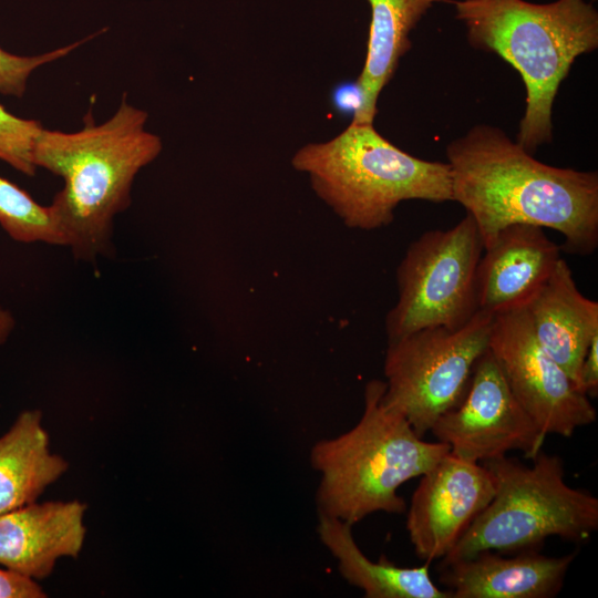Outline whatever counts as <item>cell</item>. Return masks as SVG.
<instances>
[{
	"label": "cell",
	"instance_id": "cell-1",
	"mask_svg": "<svg viewBox=\"0 0 598 598\" xmlns=\"http://www.w3.org/2000/svg\"><path fill=\"white\" fill-rule=\"evenodd\" d=\"M453 202L471 215L484 249L503 228L529 224L560 233L565 251L598 247V174L544 164L499 127L478 124L446 147Z\"/></svg>",
	"mask_w": 598,
	"mask_h": 598
},
{
	"label": "cell",
	"instance_id": "cell-17",
	"mask_svg": "<svg viewBox=\"0 0 598 598\" xmlns=\"http://www.w3.org/2000/svg\"><path fill=\"white\" fill-rule=\"evenodd\" d=\"M317 533L322 545L338 563V570L367 598H452L430 576L429 563L420 567H400L382 557L373 561L358 546L352 526L318 516Z\"/></svg>",
	"mask_w": 598,
	"mask_h": 598
},
{
	"label": "cell",
	"instance_id": "cell-12",
	"mask_svg": "<svg viewBox=\"0 0 598 598\" xmlns=\"http://www.w3.org/2000/svg\"><path fill=\"white\" fill-rule=\"evenodd\" d=\"M560 249L536 225L499 230L477 265V309L496 316L523 307L554 271Z\"/></svg>",
	"mask_w": 598,
	"mask_h": 598
},
{
	"label": "cell",
	"instance_id": "cell-6",
	"mask_svg": "<svg viewBox=\"0 0 598 598\" xmlns=\"http://www.w3.org/2000/svg\"><path fill=\"white\" fill-rule=\"evenodd\" d=\"M495 493L442 565L485 550L514 554L536 550L547 537L580 543L598 528V498L565 482L563 460L543 450L528 466L506 455L482 463Z\"/></svg>",
	"mask_w": 598,
	"mask_h": 598
},
{
	"label": "cell",
	"instance_id": "cell-23",
	"mask_svg": "<svg viewBox=\"0 0 598 598\" xmlns=\"http://www.w3.org/2000/svg\"><path fill=\"white\" fill-rule=\"evenodd\" d=\"M577 390L591 398L598 394V334L595 336L581 362Z\"/></svg>",
	"mask_w": 598,
	"mask_h": 598
},
{
	"label": "cell",
	"instance_id": "cell-15",
	"mask_svg": "<svg viewBox=\"0 0 598 598\" xmlns=\"http://www.w3.org/2000/svg\"><path fill=\"white\" fill-rule=\"evenodd\" d=\"M523 308L536 340L576 388L581 362L598 334V302L581 295L560 258Z\"/></svg>",
	"mask_w": 598,
	"mask_h": 598
},
{
	"label": "cell",
	"instance_id": "cell-11",
	"mask_svg": "<svg viewBox=\"0 0 598 598\" xmlns=\"http://www.w3.org/2000/svg\"><path fill=\"white\" fill-rule=\"evenodd\" d=\"M406 515L415 554L425 563L444 558L495 493L489 471L446 453L420 476Z\"/></svg>",
	"mask_w": 598,
	"mask_h": 598
},
{
	"label": "cell",
	"instance_id": "cell-5",
	"mask_svg": "<svg viewBox=\"0 0 598 598\" xmlns=\"http://www.w3.org/2000/svg\"><path fill=\"white\" fill-rule=\"evenodd\" d=\"M291 165L308 175L316 195L352 229L388 226L405 200L453 202L448 163L402 151L373 123L351 122L327 142L306 144Z\"/></svg>",
	"mask_w": 598,
	"mask_h": 598
},
{
	"label": "cell",
	"instance_id": "cell-20",
	"mask_svg": "<svg viewBox=\"0 0 598 598\" xmlns=\"http://www.w3.org/2000/svg\"><path fill=\"white\" fill-rule=\"evenodd\" d=\"M42 128L39 121L18 117L0 105V159L33 176L37 171L33 147Z\"/></svg>",
	"mask_w": 598,
	"mask_h": 598
},
{
	"label": "cell",
	"instance_id": "cell-7",
	"mask_svg": "<svg viewBox=\"0 0 598 598\" xmlns=\"http://www.w3.org/2000/svg\"><path fill=\"white\" fill-rule=\"evenodd\" d=\"M494 315L477 310L464 326L430 327L388 342L384 403L422 437L466 394L488 349Z\"/></svg>",
	"mask_w": 598,
	"mask_h": 598
},
{
	"label": "cell",
	"instance_id": "cell-4",
	"mask_svg": "<svg viewBox=\"0 0 598 598\" xmlns=\"http://www.w3.org/2000/svg\"><path fill=\"white\" fill-rule=\"evenodd\" d=\"M384 381L370 380L358 423L311 447L310 464L320 474L318 516L353 526L378 512L403 514L406 504L398 489L450 452L445 443L420 437L401 413L384 403Z\"/></svg>",
	"mask_w": 598,
	"mask_h": 598
},
{
	"label": "cell",
	"instance_id": "cell-16",
	"mask_svg": "<svg viewBox=\"0 0 598 598\" xmlns=\"http://www.w3.org/2000/svg\"><path fill=\"white\" fill-rule=\"evenodd\" d=\"M69 468L52 453L39 410H24L0 436V514L37 502Z\"/></svg>",
	"mask_w": 598,
	"mask_h": 598
},
{
	"label": "cell",
	"instance_id": "cell-3",
	"mask_svg": "<svg viewBox=\"0 0 598 598\" xmlns=\"http://www.w3.org/2000/svg\"><path fill=\"white\" fill-rule=\"evenodd\" d=\"M470 45L497 54L520 75L526 106L517 144L529 154L553 138V105L579 55L598 47V12L586 0H453Z\"/></svg>",
	"mask_w": 598,
	"mask_h": 598
},
{
	"label": "cell",
	"instance_id": "cell-2",
	"mask_svg": "<svg viewBox=\"0 0 598 598\" xmlns=\"http://www.w3.org/2000/svg\"><path fill=\"white\" fill-rule=\"evenodd\" d=\"M147 118L124 95L100 125L87 121L73 133L40 131L33 161L63 178L49 208L76 259L95 262L113 254L114 218L130 206L138 172L163 148L161 137L146 130Z\"/></svg>",
	"mask_w": 598,
	"mask_h": 598
},
{
	"label": "cell",
	"instance_id": "cell-24",
	"mask_svg": "<svg viewBox=\"0 0 598 598\" xmlns=\"http://www.w3.org/2000/svg\"><path fill=\"white\" fill-rule=\"evenodd\" d=\"M14 328V318L9 310L0 307V344L6 342Z\"/></svg>",
	"mask_w": 598,
	"mask_h": 598
},
{
	"label": "cell",
	"instance_id": "cell-9",
	"mask_svg": "<svg viewBox=\"0 0 598 598\" xmlns=\"http://www.w3.org/2000/svg\"><path fill=\"white\" fill-rule=\"evenodd\" d=\"M489 350L507 384L545 435L571 436L597 411L536 340L523 307L494 316Z\"/></svg>",
	"mask_w": 598,
	"mask_h": 598
},
{
	"label": "cell",
	"instance_id": "cell-19",
	"mask_svg": "<svg viewBox=\"0 0 598 598\" xmlns=\"http://www.w3.org/2000/svg\"><path fill=\"white\" fill-rule=\"evenodd\" d=\"M0 225L20 243L66 246L49 206L38 204L25 190L1 176Z\"/></svg>",
	"mask_w": 598,
	"mask_h": 598
},
{
	"label": "cell",
	"instance_id": "cell-10",
	"mask_svg": "<svg viewBox=\"0 0 598 598\" xmlns=\"http://www.w3.org/2000/svg\"><path fill=\"white\" fill-rule=\"evenodd\" d=\"M431 432L452 454L476 463L513 450L533 461L546 437L512 393L489 348L476 362L463 400Z\"/></svg>",
	"mask_w": 598,
	"mask_h": 598
},
{
	"label": "cell",
	"instance_id": "cell-25",
	"mask_svg": "<svg viewBox=\"0 0 598 598\" xmlns=\"http://www.w3.org/2000/svg\"><path fill=\"white\" fill-rule=\"evenodd\" d=\"M587 1V0H586ZM589 1H596V0H589Z\"/></svg>",
	"mask_w": 598,
	"mask_h": 598
},
{
	"label": "cell",
	"instance_id": "cell-13",
	"mask_svg": "<svg viewBox=\"0 0 598 598\" xmlns=\"http://www.w3.org/2000/svg\"><path fill=\"white\" fill-rule=\"evenodd\" d=\"M86 505L80 501L31 503L0 514V565L39 580L59 559L84 545Z\"/></svg>",
	"mask_w": 598,
	"mask_h": 598
},
{
	"label": "cell",
	"instance_id": "cell-22",
	"mask_svg": "<svg viewBox=\"0 0 598 598\" xmlns=\"http://www.w3.org/2000/svg\"><path fill=\"white\" fill-rule=\"evenodd\" d=\"M45 591L35 579L0 567V598H44Z\"/></svg>",
	"mask_w": 598,
	"mask_h": 598
},
{
	"label": "cell",
	"instance_id": "cell-8",
	"mask_svg": "<svg viewBox=\"0 0 598 598\" xmlns=\"http://www.w3.org/2000/svg\"><path fill=\"white\" fill-rule=\"evenodd\" d=\"M484 247L468 214L448 229L423 233L396 268L398 300L385 318L388 342L430 327L456 329L475 315Z\"/></svg>",
	"mask_w": 598,
	"mask_h": 598
},
{
	"label": "cell",
	"instance_id": "cell-14",
	"mask_svg": "<svg viewBox=\"0 0 598 598\" xmlns=\"http://www.w3.org/2000/svg\"><path fill=\"white\" fill-rule=\"evenodd\" d=\"M575 557L537 550L505 557L485 550L443 565L440 582L452 598H550L560 591Z\"/></svg>",
	"mask_w": 598,
	"mask_h": 598
},
{
	"label": "cell",
	"instance_id": "cell-21",
	"mask_svg": "<svg viewBox=\"0 0 598 598\" xmlns=\"http://www.w3.org/2000/svg\"><path fill=\"white\" fill-rule=\"evenodd\" d=\"M94 34L39 55L20 56L7 52L0 47V93L21 97L27 89L30 74L41 65L68 55Z\"/></svg>",
	"mask_w": 598,
	"mask_h": 598
},
{
	"label": "cell",
	"instance_id": "cell-18",
	"mask_svg": "<svg viewBox=\"0 0 598 598\" xmlns=\"http://www.w3.org/2000/svg\"><path fill=\"white\" fill-rule=\"evenodd\" d=\"M371 19L363 69L355 85L360 106L352 122L373 123L380 93L411 49L410 33L437 0H367Z\"/></svg>",
	"mask_w": 598,
	"mask_h": 598
}]
</instances>
